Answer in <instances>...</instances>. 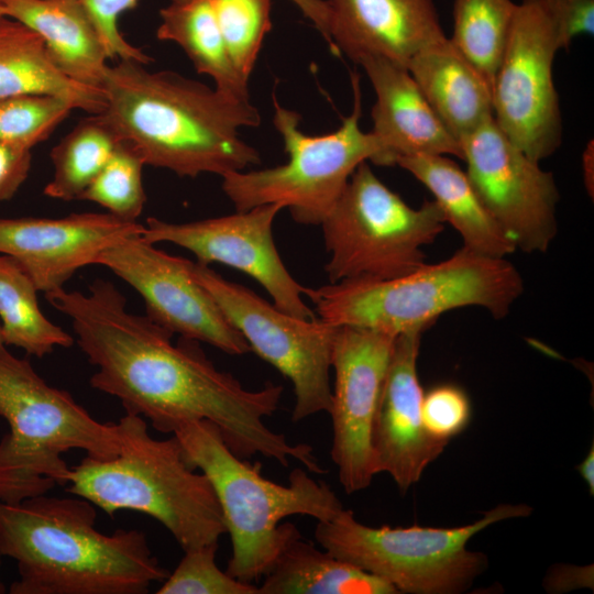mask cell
I'll use <instances>...</instances> for the list:
<instances>
[{
  "mask_svg": "<svg viewBox=\"0 0 594 594\" xmlns=\"http://www.w3.org/2000/svg\"><path fill=\"white\" fill-rule=\"evenodd\" d=\"M4 15L35 31L69 79L101 88L108 56L81 0H0Z\"/></svg>",
  "mask_w": 594,
  "mask_h": 594,
  "instance_id": "22",
  "label": "cell"
},
{
  "mask_svg": "<svg viewBox=\"0 0 594 594\" xmlns=\"http://www.w3.org/2000/svg\"><path fill=\"white\" fill-rule=\"evenodd\" d=\"M119 453L86 455L70 468L66 491L109 516L121 510L146 514L161 522L184 551L219 543L227 534L213 488L186 460L178 439H155L147 422L125 414L118 422Z\"/></svg>",
  "mask_w": 594,
  "mask_h": 594,
  "instance_id": "4",
  "label": "cell"
},
{
  "mask_svg": "<svg viewBox=\"0 0 594 594\" xmlns=\"http://www.w3.org/2000/svg\"><path fill=\"white\" fill-rule=\"evenodd\" d=\"M31 164V150L0 141V202L16 194L29 176Z\"/></svg>",
  "mask_w": 594,
  "mask_h": 594,
  "instance_id": "37",
  "label": "cell"
},
{
  "mask_svg": "<svg viewBox=\"0 0 594 594\" xmlns=\"http://www.w3.org/2000/svg\"><path fill=\"white\" fill-rule=\"evenodd\" d=\"M351 84L352 112L336 131L323 135L304 133L299 113L283 107L273 96V123L283 139L287 161L274 167L223 175L222 190L237 211L279 204L296 222L320 226L358 166L363 162L378 164L376 140L360 128L358 74H351Z\"/></svg>",
  "mask_w": 594,
  "mask_h": 594,
  "instance_id": "9",
  "label": "cell"
},
{
  "mask_svg": "<svg viewBox=\"0 0 594 594\" xmlns=\"http://www.w3.org/2000/svg\"><path fill=\"white\" fill-rule=\"evenodd\" d=\"M472 406L468 394L458 385L439 384L424 393L422 424L427 433L449 443L469 426Z\"/></svg>",
  "mask_w": 594,
  "mask_h": 594,
  "instance_id": "34",
  "label": "cell"
},
{
  "mask_svg": "<svg viewBox=\"0 0 594 594\" xmlns=\"http://www.w3.org/2000/svg\"><path fill=\"white\" fill-rule=\"evenodd\" d=\"M522 292V277L506 257L483 255L464 246L442 262L425 263L396 278L305 287L315 314L323 322L394 336L427 330L442 314L462 307H482L503 319Z\"/></svg>",
  "mask_w": 594,
  "mask_h": 594,
  "instance_id": "5",
  "label": "cell"
},
{
  "mask_svg": "<svg viewBox=\"0 0 594 594\" xmlns=\"http://www.w3.org/2000/svg\"><path fill=\"white\" fill-rule=\"evenodd\" d=\"M316 26L324 40L329 38V14L324 0H290Z\"/></svg>",
  "mask_w": 594,
  "mask_h": 594,
  "instance_id": "38",
  "label": "cell"
},
{
  "mask_svg": "<svg viewBox=\"0 0 594 594\" xmlns=\"http://www.w3.org/2000/svg\"><path fill=\"white\" fill-rule=\"evenodd\" d=\"M78 497V496H77ZM89 501L42 494L0 502V552L16 562L11 594H145L169 574L144 532L96 527Z\"/></svg>",
  "mask_w": 594,
  "mask_h": 594,
  "instance_id": "3",
  "label": "cell"
},
{
  "mask_svg": "<svg viewBox=\"0 0 594 594\" xmlns=\"http://www.w3.org/2000/svg\"><path fill=\"white\" fill-rule=\"evenodd\" d=\"M6 346L0 343V416L9 426L0 440V502L15 504L67 484V451L116 457L120 432L118 424L96 420L69 392L46 383Z\"/></svg>",
  "mask_w": 594,
  "mask_h": 594,
  "instance_id": "7",
  "label": "cell"
},
{
  "mask_svg": "<svg viewBox=\"0 0 594 594\" xmlns=\"http://www.w3.org/2000/svg\"><path fill=\"white\" fill-rule=\"evenodd\" d=\"M433 200L419 208L406 204L361 163L320 223L329 260V283L391 279L426 263L422 248L444 229Z\"/></svg>",
  "mask_w": 594,
  "mask_h": 594,
  "instance_id": "10",
  "label": "cell"
},
{
  "mask_svg": "<svg viewBox=\"0 0 594 594\" xmlns=\"http://www.w3.org/2000/svg\"><path fill=\"white\" fill-rule=\"evenodd\" d=\"M0 343H3V341H2L1 326H0Z\"/></svg>",
  "mask_w": 594,
  "mask_h": 594,
  "instance_id": "43",
  "label": "cell"
},
{
  "mask_svg": "<svg viewBox=\"0 0 594 594\" xmlns=\"http://www.w3.org/2000/svg\"><path fill=\"white\" fill-rule=\"evenodd\" d=\"M97 264L135 289L146 316L173 334L210 344L230 355L251 351L242 334L190 272V260L169 255L142 234L106 250Z\"/></svg>",
  "mask_w": 594,
  "mask_h": 594,
  "instance_id": "15",
  "label": "cell"
},
{
  "mask_svg": "<svg viewBox=\"0 0 594 594\" xmlns=\"http://www.w3.org/2000/svg\"><path fill=\"white\" fill-rule=\"evenodd\" d=\"M120 142L99 113L79 121L51 151L54 172L44 195L79 200Z\"/></svg>",
  "mask_w": 594,
  "mask_h": 594,
  "instance_id": "28",
  "label": "cell"
},
{
  "mask_svg": "<svg viewBox=\"0 0 594 594\" xmlns=\"http://www.w3.org/2000/svg\"><path fill=\"white\" fill-rule=\"evenodd\" d=\"M425 331L396 336L372 430L378 473H387L402 493L419 482L448 444L430 437L422 424L417 360Z\"/></svg>",
  "mask_w": 594,
  "mask_h": 594,
  "instance_id": "18",
  "label": "cell"
},
{
  "mask_svg": "<svg viewBox=\"0 0 594 594\" xmlns=\"http://www.w3.org/2000/svg\"><path fill=\"white\" fill-rule=\"evenodd\" d=\"M1 557H2V554L0 552V563H1ZM3 592H4V586H3V584H2V582L0 580V593H3Z\"/></svg>",
  "mask_w": 594,
  "mask_h": 594,
  "instance_id": "41",
  "label": "cell"
},
{
  "mask_svg": "<svg viewBox=\"0 0 594 594\" xmlns=\"http://www.w3.org/2000/svg\"><path fill=\"white\" fill-rule=\"evenodd\" d=\"M97 29L108 58L118 57L147 65L152 57L139 47L129 43L121 34L118 20L129 9L136 6L138 0H81ZM184 1V0H170Z\"/></svg>",
  "mask_w": 594,
  "mask_h": 594,
  "instance_id": "35",
  "label": "cell"
},
{
  "mask_svg": "<svg viewBox=\"0 0 594 594\" xmlns=\"http://www.w3.org/2000/svg\"><path fill=\"white\" fill-rule=\"evenodd\" d=\"M559 50H568L580 35L594 32V0H541Z\"/></svg>",
  "mask_w": 594,
  "mask_h": 594,
  "instance_id": "36",
  "label": "cell"
},
{
  "mask_svg": "<svg viewBox=\"0 0 594 594\" xmlns=\"http://www.w3.org/2000/svg\"><path fill=\"white\" fill-rule=\"evenodd\" d=\"M45 298L70 319L77 344L97 367L91 387L119 399L125 414L146 418L163 433L207 420L242 459L261 454L283 466L293 459L311 473H324L311 446L290 443L265 424L279 407L282 385L245 388L213 364L200 342L179 337L173 343L172 332L129 311L109 280H94L87 294L61 288Z\"/></svg>",
  "mask_w": 594,
  "mask_h": 594,
  "instance_id": "1",
  "label": "cell"
},
{
  "mask_svg": "<svg viewBox=\"0 0 594 594\" xmlns=\"http://www.w3.org/2000/svg\"><path fill=\"white\" fill-rule=\"evenodd\" d=\"M375 92L370 131L380 147V166L413 155H453L461 143L432 110L408 69L388 58L370 56L358 63Z\"/></svg>",
  "mask_w": 594,
  "mask_h": 594,
  "instance_id": "20",
  "label": "cell"
},
{
  "mask_svg": "<svg viewBox=\"0 0 594 594\" xmlns=\"http://www.w3.org/2000/svg\"><path fill=\"white\" fill-rule=\"evenodd\" d=\"M101 89L106 107L99 114L145 165L182 177H222L261 162L239 132L261 123L250 99L124 59L108 66Z\"/></svg>",
  "mask_w": 594,
  "mask_h": 594,
  "instance_id": "2",
  "label": "cell"
},
{
  "mask_svg": "<svg viewBox=\"0 0 594 594\" xmlns=\"http://www.w3.org/2000/svg\"><path fill=\"white\" fill-rule=\"evenodd\" d=\"M396 165L428 188L444 221L460 233L464 248L493 257H506L517 250L466 172L453 160L447 155H413L398 158Z\"/></svg>",
  "mask_w": 594,
  "mask_h": 594,
  "instance_id": "23",
  "label": "cell"
},
{
  "mask_svg": "<svg viewBox=\"0 0 594 594\" xmlns=\"http://www.w3.org/2000/svg\"><path fill=\"white\" fill-rule=\"evenodd\" d=\"M219 543L185 554L156 591L157 594H260L258 586L240 581L216 563Z\"/></svg>",
  "mask_w": 594,
  "mask_h": 594,
  "instance_id": "33",
  "label": "cell"
},
{
  "mask_svg": "<svg viewBox=\"0 0 594 594\" xmlns=\"http://www.w3.org/2000/svg\"><path fill=\"white\" fill-rule=\"evenodd\" d=\"M576 470L583 481L586 483L591 495L594 494V443H592L587 454L581 463L576 465Z\"/></svg>",
  "mask_w": 594,
  "mask_h": 594,
  "instance_id": "39",
  "label": "cell"
},
{
  "mask_svg": "<svg viewBox=\"0 0 594 594\" xmlns=\"http://www.w3.org/2000/svg\"><path fill=\"white\" fill-rule=\"evenodd\" d=\"M594 163V145H593V141L591 140L585 150L583 151V154H582V168H583V178H584V184H585V187L588 191V194L591 193V196H593V164Z\"/></svg>",
  "mask_w": 594,
  "mask_h": 594,
  "instance_id": "40",
  "label": "cell"
},
{
  "mask_svg": "<svg viewBox=\"0 0 594 594\" xmlns=\"http://www.w3.org/2000/svg\"><path fill=\"white\" fill-rule=\"evenodd\" d=\"M328 43L354 63L370 56L407 68L422 47L446 37L435 0H324Z\"/></svg>",
  "mask_w": 594,
  "mask_h": 594,
  "instance_id": "19",
  "label": "cell"
},
{
  "mask_svg": "<svg viewBox=\"0 0 594 594\" xmlns=\"http://www.w3.org/2000/svg\"><path fill=\"white\" fill-rule=\"evenodd\" d=\"M460 143L473 187L516 249L546 252L558 232L553 174L514 145L494 118Z\"/></svg>",
  "mask_w": 594,
  "mask_h": 594,
  "instance_id": "13",
  "label": "cell"
},
{
  "mask_svg": "<svg viewBox=\"0 0 594 594\" xmlns=\"http://www.w3.org/2000/svg\"><path fill=\"white\" fill-rule=\"evenodd\" d=\"M6 16L2 8L0 7V18Z\"/></svg>",
  "mask_w": 594,
  "mask_h": 594,
  "instance_id": "42",
  "label": "cell"
},
{
  "mask_svg": "<svg viewBox=\"0 0 594 594\" xmlns=\"http://www.w3.org/2000/svg\"><path fill=\"white\" fill-rule=\"evenodd\" d=\"M144 224L109 212L62 218H0V253L13 257L44 294L64 288L81 267L124 239L142 234Z\"/></svg>",
  "mask_w": 594,
  "mask_h": 594,
  "instance_id": "17",
  "label": "cell"
},
{
  "mask_svg": "<svg viewBox=\"0 0 594 594\" xmlns=\"http://www.w3.org/2000/svg\"><path fill=\"white\" fill-rule=\"evenodd\" d=\"M531 512L526 504H499L476 521L453 528L371 527L343 508L331 520L317 521L315 539L334 557L381 578L398 593L459 594L488 563L484 553L468 549L472 537Z\"/></svg>",
  "mask_w": 594,
  "mask_h": 594,
  "instance_id": "8",
  "label": "cell"
},
{
  "mask_svg": "<svg viewBox=\"0 0 594 594\" xmlns=\"http://www.w3.org/2000/svg\"><path fill=\"white\" fill-rule=\"evenodd\" d=\"M190 272L251 351L292 382L295 395L292 420L299 422L322 411L328 414L337 327L318 317L301 319L288 315L248 287L226 279L209 265L190 261Z\"/></svg>",
  "mask_w": 594,
  "mask_h": 594,
  "instance_id": "11",
  "label": "cell"
},
{
  "mask_svg": "<svg viewBox=\"0 0 594 594\" xmlns=\"http://www.w3.org/2000/svg\"><path fill=\"white\" fill-rule=\"evenodd\" d=\"M37 288L11 256L0 253V319L4 345L43 358L55 348H69L74 338L48 320L40 308Z\"/></svg>",
  "mask_w": 594,
  "mask_h": 594,
  "instance_id": "27",
  "label": "cell"
},
{
  "mask_svg": "<svg viewBox=\"0 0 594 594\" xmlns=\"http://www.w3.org/2000/svg\"><path fill=\"white\" fill-rule=\"evenodd\" d=\"M156 36L183 48L199 74L229 95L250 99L248 80L237 70L210 0L170 1L160 11Z\"/></svg>",
  "mask_w": 594,
  "mask_h": 594,
  "instance_id": "26",
  "label": "cell"
},
{
  "mask_svg": "<svg viewBox=\"0 0 594 594\" xmlns=\"http://www.w3.org/2000/svg\"><path fill=\"white\" fill-rule=\"evenodd\" d=\"M144 165L139 154L121 141L79 200L95 202L120 219L136 221L146 202Z\"/></svg>",
  "mask_w": 594,
  "mask_h": 594,
  "instance_id": "30",
  "label": "cell"
},
{
  "mask_svg": "<svg viewBox=\"0 0 594 594\" xmlns=\"http://www.w3.org/2000/svg\"><path fill=\"white\" fill-rule=\"evenodd\" d=\"M395 339L367 328H336L331 352L334 385L328 413L330 455L346 494L369 487L378 474L372 430Z\"/></svg>",
  "mask_w": 594,
  "mask_h": 594,
  "instance_id": "14",
  "label": "cell"
},
{
  "mask_svg": "<svg viewBox=\"0 0 594 594\" xmlns=\"http://www.w3.org/2000/svg\"><path fill=\"white\" fill-rule=\"evenodd\" d=\"M558 51L541 0L517 3L493 80V118L507 139L538 163L562 143V116L553 80Z\"/></svg>",
  "mask_w": 594,
  "mask_h": 594,
  "instance_id": "12",
  "label": "cell"
},
{
  "mask_svg": "<svg viewBox=\"0 0 594 594\" xmlns=\"http://www.w3.org/2000/svg\"><path fill=\"white\" fill-rule=\"evenodd\" d=\"M52 95L90 114L105 110L103 90L69 79L51 61L41 36L8 16L0 18V99Z\"/></svg>",
  "mask_w": 594,
  "mask_h": 594,
  "instance_id": "25",
  "label": "cell"
},
{
  "mask_svg": "<svg viewBox=\"0 0 594 594\" xmlns=\"http://www.w3.org/2000/svg\"><path fill=\"white\" fill-rule=\"evenodd\" d=\"M323 549V548H322ZM260 594H395L388 582L305 540L288 522L283 546Z\"/></svg>",
  "mask_w": 594,
  "mask_h": 594,
  "instance_id": "24",
  "label": "cell"
},
{
  "mask_svg": "<svg viewBox=\"0 0 594 594\" xmlns=\"http://www.w3.org/2000/svg\"><path fill=\"white\" fill-rule=\"evenodd\" d=\"M516 9L513 0H454L450 40L492 87Z\"/></svg>",
  "mask_w": 594,
  "mask_h": 594,
  "instance_id": "29",
  "label": "cell"
},
{
  "mask_svg": "<svg viewBox=\"0 0 594 594\" xmlns=\"http://www.w3.org/2000/svg\"><path fill=\"white\" fill-rule=\"evenodd\" d=\"M230 57L249 81L266 34L272 0H210Z\"/></svg>",
  "mask_w": 594,
  "mask_h": 594,
  "instance_id": "31",
  "label": "cell"
},
{
  "mask_svg": "<svg viewBox=\"0 0 594 594\" xmlns=\"http://www.w3.org/2000/svg\"><path fill=\"white\" fill-rule=\"evenodd\" d=\"M407 69L459 142L493 118L492 85L449 37L419 50Z\"/></svg>",
  "mask_w": 594,
  "mask_h": 594,
  "instance_id": "21",
  "label": "cell"
},
{
  "mask_svg": "<svg viewBox=\"0 0 594 594\" xmlns=\"http://www.w3.org/2000/svg\"><path fill=\"white\" fill-rule=\"evenodd\" d=\"M282 209L279 204H268L183 223L151 217L142 237L153 244L168 242L184 248L199 263H219L245 273L267 292L279 310L315 319V311L302 299L305 287L290 275L274 242L273 223Z\"/></svg>",
  "mask_w": 594,
  "mask_h": 594,
  "instance_id": "16",
  "label": "cell"
},
{
  "mask_svg": "<svg viewBox=\"0 0 594 594\" xmlns=\"http://www.w3.org/2000/svg\"><path fill=\"white\" fill-rule=\"evenodd\" d=\"M191 468L209 480L232 544L227 572L243 582L262 579L275 561L293 515L317 521L334 518L344 507L331 487L295 468L287 484L266 479L260 462L238 457L216 425L194 420L173 432Z\"/></svg>",
  "mask_w": 594,
  "mask_h": 594,
  "instance_id": "6",
  "label": "cell"
},
{
  "mask_svg": "<svg viewBox=\"0 0 594 594\" xmlns=\"http://www.w3.org/2000/svg\"><path fill=\"white\" fill-rule=\"evenodd\" d=\"M74 110L52 95H20L0 99V141L32 150L47 140Z\"/></svg>",
  "mask_w": 594,
  "mask_h": 594,
  "instance_id": "32",
  "label": "cell"
}]
</instances>
